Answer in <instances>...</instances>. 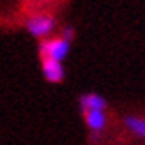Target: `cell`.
<instances>
[{"label":"cell","instance_id":"2","mask_svg":"<svg viewBox=\"0 0 145 145\" xmlns=\"http://www.w3.org/2000/svg\"><path fill=\"white\" fill-rule=\"evenodd\" d=\"M55 28V18L50 14H37L27 20V30L28 34H32L34 37L46 39V35H50Z\"/></svg>","mask_w":145,"mask_h":145},{"label":"cell","instance_id":"6","mask_svg":"<svg viewBox=\"0 0 145 145\" xmlns=\"http://www.w3.org/2000/svg\"><path fill=\"white\" fill-rule=\"evenodd\" d=\"M124 124H126V127H127L133 135L140 136V138H145V117L129 115V117L124 119Z\"/></svg>","mask_w":145,"mask_h":145},{"label":"cell","instance_id":"3","mask_svg":"<svg viewBox=\"0 0 145 145\" xmlns=\"http://www.w3.org/2000/svg\"><path fill=\"white\" fill-rule=\"evenodd\" d=\"M41 67H42V76H44L46 82H50V83H60L64 80V76H66L62 62H57V60H52V59H42Z\"/></svg>","mask_w":145,"mask_h":145},{"label":"cell","instance_id":"1","mask_svg":"<svg viewBox=\"0 0 145 145\" xmlns=\"http://www.w3.org/2000/svg\"><path fill=\"white\" fill-rule=\"evenodd\" d=\"M71 48V42L62 39V37H53V39H44L39 44V53L41 59H52L57 62H62L67 57Z\"/></svg>","mask_w":145,"mask_h":145},{"label":"cell","instance_id":"5","mask_svg":"<svg viewBox=\"0 0 145 145\" xmlns=\"http://www.w3.org/2000/svg\"><path fill=\"white\" fill-rule=\"evenodd\" d=\"M80 108L82 112H92V110H105L106 108V99L103 96H99L96 92L82 94L80 96Z\"/></svg>","mask_w":145,"mask_h":145},{"label":"cell","instance_id":"7","mask_svg":"<svg viewBox=\"0 0 145 145\" xmlns=\"http://www.w3.org/2000/svg\"><path fill=\"white\" fill-rule=\"evenodd\" d=\"M60 37L71 42L72 39H74V28H72V27H64V30H62V34H60Z\"/></svg>","mask_w":145,"mask_h":145},{"label":"cell","instance_id":"4","mask_svg":"<svg viewBox=\"0 0 145 145\" xmlns=\"http://www.w3.org/2000/svg\"><path fill=\"white\" fill-rule=\"evenodd\" d=\"M83 120H85L87 127H89L90 131H94V133L103 131V129L106 127V124H108V117H106L105 110H92V112H85V113H83Z\"/></svg>","mask_w":145,"mask_h":145}]
</instances>
